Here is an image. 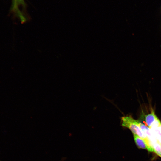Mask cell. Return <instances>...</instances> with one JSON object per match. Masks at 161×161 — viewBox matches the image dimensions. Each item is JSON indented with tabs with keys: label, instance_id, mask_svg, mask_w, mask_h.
Returning <instances> with one entry per match:
<instances>
[{
	"label": "cell",
	"instance_id": "cell-1",
	"mask_svg": "<svg viewBox=\"0 0 161 161\" xmlns=\"http://www.w3.org/2000/svg\"><path fill=\"white\" fill-rule=\"evenodd\" d=\"M138 121L130 116L123 117L121 118V125L129 128L133 134L137 135L143 140L147 144L148 149H150L152 147L151 142L140 128L138 124Z\"/></svg>",
	"mask_w": 161,
	"mask_h": 161
},
{
	"label": "cell",
	"instance_id": "cell-4",
	"mask_svg": "<svg viewBox=\"0 0 161 161\" xmlns=\"http://www.w3.org/2000/svg\"><path fill=\"white\" fill-rule=\"evenodd\" d=\"M133 134L134 140L137 147L139 148L147 149L148 146L145 142L137 135Z\"/></svg>",
	"mask_w": 161,
	"mask_h": 161
},
{
	"label": "cell",
	"instance_id": "cell-5",
	"mask_svg": "<svg viewBox=\"0 0 161 161\" xmlns=\"http://www.w3.org/2000/svg\"><path fill=\"white\" fill-rule=\"evenodd\" d=\"M12 4L13 3L14 0H12Z\"/></svg>",
	"mask_w": 161,
	"mask_h": 161
},
{
	"label": "cell",
	"instance_id": "cell-3",
	"mask_svg": "<svg viewBox=\"0 0 161 161\" xmlns=\"http://www.w3.org/2000/svg\"><path fill=\"white\" fill-rule=\"evenodd\" d=\"M20 5H21L23 9L25 10L26 5L24 0H16L13 4L12 5L11 8V11L18 17L20 16L22 14L18 8Z\"/></svg>",
	"mask_w": 161,
	"mask_h": 161
},
{
	"label": "cell",
	"instance_id": "cell-2",
	"mask_svg": "<svg viewBox=\"0 0 161 161\" xmlns=\"http://www.w3.org/2000/svg\"><path fill=\"white\" fill-rule=\"evenodd\" d=\"M158 118L155 115L154 110L147 115H142L141 119L146 126L150 128L155 121Z\"/></svg>",
	"mask_w": 161,
	"mask_h": 161
}]
</instances>
